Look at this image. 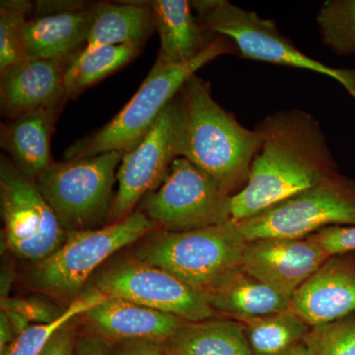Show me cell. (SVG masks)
I'll return each instance as SVG.
<instances>
[{"label":"cell","mask_w":355,"mask_h":355,"mask_svg":"<svg viewBox=\"0 0 355 355\" xmlns=\"http://www.w3.org/2000/svg\"><path fill=\"white\" fill-rule=\"evenodd\" d=\"M99 291L93 289L84 292L83 295L73 299L64 314L55 321L48 324H34L26 329L21 335L7 347L2 355H41L49 342L60 329L64 328L72 319L86 312L106 299Z\"/></svg>","instance_id":"obj_25"},{"label":"cell","mask_w":355,"mask_h":355,"mask_svg":"<svg viewBox=\"0 0 355 355\" xmlns=\"http://www.w3.org/2000/svg\"><path fill=\"white\" fill-rule=\"evenodd\" d=\"M111 355H171L165 343L149 340L123 342Z\"/></svg>","instance_id":"obj_31"},{"label":"cell","mask_w":355,"mask_h":355,"mask_svg":"<svg viewBox=\"0 0 355 355\" xmlns=\"http://www.w3.org/2000/svg\"><path fill=\"white\" fill-rule=\"evenodd\" d=\"M179 97L180 157L188 159L233 197L246 187L260 148V133L240 125L196 74L184 84Z\"/></svg>","instance_id":"obj_2"},{"label":"cell","mask_w":355,"mask_h":355,"mask_svg":"<svg viewBox=\"0 0 355 355\" xmlns=\"http://www.w3.org/2000/svg\"><path fill=\"white\" fill-rule=\"evenodd\" d=\"M317 22L329 48L338 55L355 53V0L324 2Z\"/></svg>","instance_id":"obj_27"},{"label":"cell","mask_w":355,"mask_h":355,"mask_svg":"<svg viewBox=\"0 0 355 355\" xmlns=\"http://www.w3.org/2000/svg\"><path fill=\"white\" fill-rule=\"evenodd\" d=\"M74 331L67 324L51 338L41 355H73Z\"/></svg>","instance_id":"obj_32"},{"label":"cell","mask_w":355,"mask_h":355,"mask_svg":"<svg viewBox=\"0 0 355 355\" xmlns=\"http://www.w3.org/2000/svg\"><path fill=\"white\" fill-rule=\"evenodd\" d=\"M33 4L24 0L0 2V72L29 58L26 53L25 27Z\"/></svg>","instance_id":"obj_26"},{"label":"cell","mask_w":355,"mask_h":355,"mask_svg":"<svg viewBox=\"0 0 355 355\" xmlns=\"http://www.w3.org/2000/svg\"><path fill=\"white\" fill-rule=\"evenodd\" d=\"M165 345L171 355H254L243 324L225 317L186 322Z\"/></svg>","instance_id":"obj_22"},{"label":"cell","mask_w":355,"mask_h":355,"mask_svg":"<svg viewBox=\"0 0 355 355\" xmlns=\"http://www.w3.org/2000/svg\"><path fill=\"white\" fill-rule=\"evenodd\" d=\"M93 19L94 6L28 20L25 27L28 57L55 60L76 55L87 42Z\"/></svg>","instance_id":"obj_19"},{"label":"cell","mask_w":355,"mask_h":355,"mask_svg":"<svg viewBox=\"0 0 355 355\" xmlns=\"http://www.w3.org/2000/svg\"><path fill=\"white\" fill-rule=\"evenodd\" d=\"M125 153L51 163L37 186L67 232L94 229L110 214L113 188Z\"/></svg>","instance_id":"obj_6"},{"label":"cell","mask_w":355,"mask_h":355,"mask_svg":"<svg viewBox=\"0 0 355 355\" xmlns=\"http://www.w3.org/2000/svg\"><path fill=\"white\" fill-rule=\"evenodd\" d=\"M181 101L179 93L168 104L144 139L125 153L118 173V191L109 216L114 222L132 214L137 203L164 182L180 157Z\"/></svg>","instance_id":"obj_12"},{"label":"cell","mask_w":355,"mask_h":355,"mask_svg":"<svg viewBox=\"0 0 355 355\" xmlns=\"http://www.w3.org/2000/svg\"><path fill=\"white\" fill-rule=\"evenodd\" d=\"M0 202L7 245L20 258L41 263L67 240L69 232L44 200L36 181L26 177L3 156L0 162Z\"/></svg>","instance_id":"obj_10"},{"label":"cell","mask_w":355,"mask_h":355,"mask_svg":"<svg viewBox=\"0 0 355 355\" xmlns=\"http://www.w3.org/2000/svg\"><path fill=\"white\" fill-rule=\"evenodd\" d=\"M154 228V222L144 211L137 210L105 227L69 232L55 253L36 263L32 284L58 297L76 296L107 259L153 232Z\"/></svg>","instance_id":"obj_7"},{"label":"cell","mask_w":355,"mask_h":355,"mask_svg":"<svg viewBox=\"0 0 355 355\" xmlns=\"http://www.w3.org/2000/svg\"><path fill=\"white\" fill-rule=\"evenodd\" d=\"M140 51L135 44L100 46L94 50H81L72 58L64 76L67 98L76 97L86 88L94 85L110 74L125 67Z\"/></svg>","instance_id":"obj_24"},{"label":"cell","mask_w":355,"mask_h":355,"mask_svg":"<svg viewBox=\"0 0 355 355\" xmlns=\"http://www.w3.org/2000/svg\"><path fill=\"white\" fill-rule=\"evenodd\" d=\"M15 335H14L12 329H11L10 324L8 320L1 311V330H0V355L6 352L7 347L11 345V343L15 340Z\"/></svg>","instance_id":"obj_34"},{"label":"cell","mask_w":355,"mask_h":355,"mask_svg":"<svg viewBox=\"0 0 355 355\" xmlns=\"http://www.w3.org/2000/svg\"><path fill=\"white\" fill-rule=\"evenodd\" d=\"M329 256L355 252V225L331 226L309 236Z\"/></svg>","instance_id":"obj_30"},{"label":"cell","mask_w":355,"mask_h":355,"mask_svg":"<svg viewBox=\"0 0 355 355\" xmlns=\"http://www.w3.org/2000/svg\"><path fill=\"white\" fill-rule=\"evenodd\" d=\"M203 29L230 40L242 57L317 72L342 84L355 99V69H335L308 57L282 34L272 20L226 0L190 2Z\"/></svg>","instance_id":"obj_5"},{"label":"cell","mask_w":355,"mask_h":355,"mask_svg":"<svg viewBox=\"0 0 355 355\" xmlns=\"http://www.w3.org/2000/svg\"><path fill=\"white\" fill-rule=\"evenodd\" d=\"M60 108L28 112L2 127L1 147L26 177L36 181L51 164V135Z\"/></svg>","instance_id":"obj_20"},{"label":"cell","mask_w":355,"mask_h":355,"mask_svg":"<svg viewBox=\"0 0 355 355\" xmlns=\"http://www.w3.org/2000/svg\"><path fill=\"white\" fill-rule=\"evenodd\" d=\"M94 284L106 297L123 299L189 323L219 317L200 292L167 270L139 259L111 266L96 277Z\"/></svg>","instance_id":"obj_11"},{"label":"cell","mask_w":355,"mask_h":355,"mask_svg":"<svg viewBox=\"0 0 355 355\" xmlns=\"http://www.w3.org/2000/svg\"><path fill=\"white\" fill-rule=\"evenodd\" d=\"M282 355H314L308 345H306L304 340L294 345L291 349L287 350L286 354Z\"/></svg>","instance_id":"obj_36"},{"label":"cell","mask_w":355,"mask_h":355,"mask_svg":"<svg viewBox=\"0 0 355 355\" xmlns=\"http://www.w3.org/2000/svg\"><path fill=\"white\" fill-rule=\"evenodd\" d=\"M243 324L254 355H282L302 342L312 327L289 309L247 321Z\"/></svg>","instance_id":"obj_23"},{"label":"cell","mask_w":355,"mask_h":355,"mask_svg":"<svg viewBox=\"0 0 355 355\" xmlns=\"http://www.w3.org/2000/svg\"><path fill=\"white\" fill-rule=\"evenodd\" d=\"M261 146L246 187L231 197V216L242 220L338 174L321 125L292 109L257 125Z\"/></svg>","instance_id":"obj_1"},{"label":"cell","mask_w":355,"mask_h":355,"mask_svg":"<svg viewBox=\"0 0 355 355\" xmlns=\"http://www.w3.org/2000/svg\"><path fill=\"white\" fill-rule=\"evenodd\" d=\"M144 214L165 232H186L232 219L231 196L188 159L178 157L157 190L144 198Z\"/></svg>","instance_id":"obj_9"},{"label":"cell","mask_w":355,"mask_h":355,"mask_svg":"<svg viewBox=\"0 0 355 355\" xmlns=\"http://www.w3.org/2000/svg\"><path fill=\"white\" fill-rule=\"evenodd\" d=\"M154 27L149 2L96 4L94 19L83 50L120 44L140 46Z\"/></svg>","instance_id":"obj_21"},{"label":"cell","mask_w":355,"mask_h":355,"mask_svg":"<svg viewBox=\"0 0 355 355\" xmlns=\"http://www.w3.org/2000/svg\"><path fill=\"white\" fill-rule=\"evenodd\" d=\"M219 316L244 322L289 309L291 297L240 266L205 296Z\"/></svg>","instance_id":"obj_17"},{"label":"cell","mask_w":355,"mask_h":355,"mask_svg":"<svg viewBox=\"0 0 355 355\" xmlns=\"http://www.w3.org/2000/svg\"><path fill=\"white\" fill-rule=\"evenodd\" d=\"M246 243L231 219L186 232L163 231L137 249V259L167 270L205 296L241 266Z\"/></svg>","instance_id":"obj_4"},{"label":"cell","mask_w":355,"mask_h":355,"mask_svg":"<svg viewBox=\"0 0 355 355\" xmlns=\"http://www.w3.org/2000/svg\"><path fill=\"white\" fill-rule=\"evenodd\" d=\"M1 310L17 313L30 323L35 324L51 323L62 316L65 311L50 301L37 297L1 298Z\"/></svg>","instance_id":"obj_29"},{"label":"cell","mask_w":355,"mask_h":355,"mask_svg":"<svg viewBox=\"0 0 355 355\" xmlns=\"http://www.w3.org/2000/svg\"><path fill=\"white\" fill-rule=\"evenodd\" d=\"M303 340L314 355H355V313L313 327Z\"/></svg>","instance_id":"obj_28"},{"label":"cell","mask_w":355,"mask_h":355,"mask_svg":"<svg viewBox=\"0 0 355 355\" xmlns=\"http://www.w3.org/2000/svg\"><path fill=\"white\" fill-rule=\"evenodd\" d=\"M236 221L247 242L304 239L331 226L355 225V181L338 173L256 216Z\"/></svg>","instance_id":"obj_8"},{"label":"cell","mask_w":355,"mask_h":355,"mask_svg":"<svg viewBox=\"0 0 355 355\" xmlns=\"http://www.w3.org/2000/svg\"><path fill=\"white\" fill-rule=\"evenodd\" d=\"M291 309L310 327L355 313V252L333 254L294 292Z\"/></svg>","instance_id":"obj_14"},{"label":"cell","mask_w":355,"mask_h":355,"mask_svg":"<svg viewBox=\"0 0 355 355\" xmlns=\"http://www.w3.org/2000/svg\"><path fill=\"white\" fill-rule=\"evenodd\" d=\"M329 257L309 238H270L246 243L241 268L256 279L292 297Z\"/></svg>","instance_id":"obj_13"},{"label":"cell","mask_w":355,"mask_h":355,"mask_svg":"<svg viewBox=\"0 0 355 355\" xmlns=\"http://www.w3.org/2000/svg\"><path fill=\"white\" fill-rule=\"evenodd\" d=\"M1 311L6 314L15 336L21 335L26 329L31 326V323H30L28 320H26L25 318L21 316V315L17 314V313L9 312V311Z\"/></svg>","instance_id":"obj_35"},{"label":"cell","mask_w":355,"mask_h":355,"mask_svg":"<svg viewBox=\"0 0 355 355\" xmlns=\"http://www.w3.org/2000/svg\"><path fill=\"white\" fill-rule=\"evenodd\" d=\"M73 355H110L106 343L99 338H87L79 343Z\"/></svg>","instance_id":"obj_33"},{"label":"cell","mask_w":355,"mask_h":355,"mask_svg":"<svg viewBox=\"0 0 355 355\" xmlns=\"http://www.w3.org/2000/svg\"><path fill=\"white\" fill-rule=\"evenodd\" d=\"M74 55L55 60L29 58L0 72L2 114L12 120L28 112L62 107L67 99L65 72Z\"/></svg>","instance_id":"obj_15"},{"label":"cell","mask_w":355,"mask_h":355,"mask_svg":"<svg viewBox=\"0 0 355 355\" xmlns=\"http://www.w3.org/2000/svg\"><path fill=\"white\" fill-rule=\"evenodd\" d=\"M149 6L160 38L157 60L164 64L191 62L216 38L203 29L186 0H155Z\"/></svg>","instance_id":"obj_18"},{"label":"cell","mask_w":355,"mask_h":355,"mask_svg":"<svg viewBox=\"0 0 355 355\" xmlns=\"http://www.w3.org/2000/svg\"><path fill=\"white\" fill-rule=\"evenodd\" d=\"M236 51L230 40L216 36L191 62L167 64L156 60L146 80L120 113L97 132L71 144L65 151V160L93 157L112 151L128 153L150 132L160 114L190 77L211 60Z\"/></svg>","instance_id":"obj_3"},{"label":"cell","mask_w":355,"mask_h":355,"mask_svg":"<svg viewBox=\"0 0 355 355\" xmlns=\"http://www.w3.org/2000/svg\"><path fill=\"white\" fill-rule=\"evenodd\" d=\"M84 315L98 334L120 342L166 343L186 323L173 315L119 298L107 297Z\"/></svg>","instance_id":"obj_16"}]
</instances>
